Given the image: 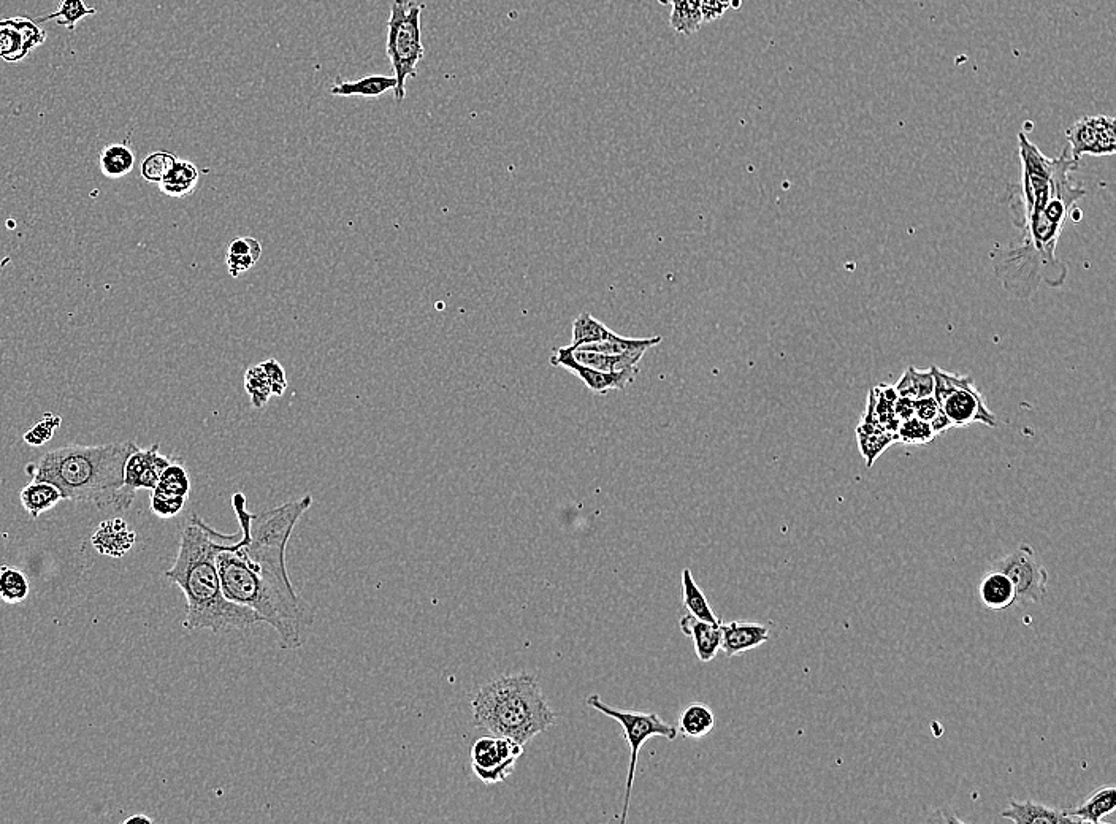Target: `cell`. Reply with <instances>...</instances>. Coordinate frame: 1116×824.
I'll use <instances>...</instances> for the list:
<instances>
[{"label": "cell", "instance_id": "4fadbf2b", "mask_svg": "<svg viewBox=\"0 0 1116 824\" xmlns=\"http://www.w3.org/2000/svg\"><path fill=\"white\" fill-rule=\"evenodd\" d=\"M646 349L628 352V354L609 357L601 352L592 351L584 346H565L555 349L551 363L571 371L573 368L600 371V373H625V371H639L638 363L646 354Z\"/></svg>", "mask_w": 1116, "mask_h": 824}, {"label": "cell", "instance_id": "7bdbcfd3", "mask_svg": "<svg viewBox=\"0 0 1116 824\" xmlns=\"http://www.w3.org/2000/svg\"><path fill=\"white\" fill-rule=\"evenodd\" d=\"M698 2H700L703 23L719 20L730 10L731 4H733V0H698Z\"/></svg>", "mask_w": 1116, "mask_h": 824}, {"label": "cell", "instance_id": "d6a6232c", "mask_svg": "<svg viewBox=\"0 0 1116 824\" xmlns=\"http://www.w3.org/2000/svg\"><path fill=\"white\" fill-rule=\"evenodd\" d=\"M895 435L896 443L907 444V446H926L937 438L931 425L915 416L901 420Z\"/></svg>", "mask_w": 1116, "mask_h": 824}, {"label": "cell", "instance_id": "4dcf8cb0", "mask_svg": "<svg viewBox=\"0 0 1116 824\" xmlns=\"http://www.w3.org/2000/svg\"><path fill=\"white\" fill-rule=\"evenodd\" d=\"M31 592L29 577L16 566H0V601L7 604H20L26 601Z\"/></svg>", "mask_w": 1116, "mask_h": 824}, {"label": "cell", "instance_id": "ab89813d", "mask_svg": "<svg viewBox=\"0 0 1116 824\" xmlns=\"http://www.w3.org/2000/svg\"><path fill=\"white\" fill-rule=\"evenodd\" d=\"M186 501H188V498H184V496L170 495V493L154 489L153 495H151V511L159 519L169 520L183 511Z\"/></svg>", "mask_w": 1116, "mask_h": 824}, {"label": "cell", "instance_id": "9a60e30c", "mask_svg": "<svg viewBox=\"0 0 1116 824\" xmlns=\"http://www.w3.org/2000/svg\"><path fill=\"white\" fill-rule=\"evenodd\" d=\"M45 40L46 32L31 18L4 20L0 26V59L10 64L23 61L27 54L43 45Z\"/></svg>", "mask_w": 1116, "mask_h": 824}, {"label": "cell", "instance_id": "277c9868", "mask_svg": "<svg viewBox=\"0 0 1116 824\" xmlns=\"http://www.w3.org/2000/svg\"><path fill=\"white\" fill-rule=\"evenodd\" d=\"M1085 195L1083 187L1069 181L1044 210L1031 219L1023 230V243L999 254L994 262V273L1010 294L1029 298L1042 283L1050 287L1063 286L1067 268L1056 259V246L1075 203Z\"/></svg>", "mask_w": 1116, "mask_h": 824}, {"label": "cell", "instance_id": "603a6c76", "mask_svg": "<svg viewBox=\"0 0 1116 824\" xmlns=\"http://www.w3.org/2000/svg\"><path fill=\"white\" fill-rule=\"evenodd\" d=\"M980 599L990 611H1006L1015 604V588L1006 574L988 569L979 587Z\"/></svg>", "mask_w": 1116, "mask_h": 824}, {"label": "cell", "instance_id": "2e32d148", "mask_svg": "<svg viewBox=\"0 0 1116 824\" xmlns=\"http://www.w3.org/2000/svg\"><path fill=\"white\" fill-rule=\"evenodd\" d=\"M771 638L768 626L750 622H722V650L725 657H739L742 653L757 649Z\"/></svg>", "mask_w": 1116, "mask_h": 824}, {"label": "cell", "instance_id": "8992f818", "mask_svg": "<svg viewBox=\"0 0 1116 824\" xmlns=\"http://www.w3.org/2000/svg\"><path fill=\"white\" fill-rule=\"evenodd\" d=\"M1021 180L1010 191V210L1018 229L1025 230L1031 219L1044 210L1061 187L1072 181L1078 168L1077 159L1064 149L1058 157H1047L1025 132L1018 134Z\"/></svg>", "mask_w": 1116, "mask_h": 824}, {"label": "cell", "instance_id": "5bb4252c", "mask_svg": "<svg viewBox=\"0 0 1116 824\" xmlns=\"http://www.w3.org/2000/svg\"><path fill=\"white\" fill-rule=\"evenodd\" d=\"M173 458L159 452V444L150 449L132 452L124 465V498L129 506L134 503L137 490H154L162 471L172 463Z\"/></svg>", "mask_w": 1116, "mask_h": 824}, {"label": "cell", "instance_id": "ffe728a7", "mask_svg": "<svg viewBox=\"0 0 1116 824\" xmlns=\"http://www.w3.org/2000/svg\"><path fill=\"white\" fill-rule=\"evenodd\" d=\"M1001 817L1015 824L1075 823V820L1067 817L1064 810L1053 809V807L1037 804L1034 801L1020 802L1015 801V799L1009 802L1007 809L1002 810Z\"/></svg>", "mask_w": 1116, "mask_h": 824}, {"label": "cell", "instance_id": "5b68a950", "mask_svg": "<svg viewBox=\"0 0 1116 824\" xmlns=\"http://www.w3.org/2000/svg\"><path fill=\"white\" fill-rule=\"evenodd\" d=\"M474 725L494 736L527 745L555 723L538 679L528 672L498 677L471 699Z\"/></svg>", "mask_w": 1116, "mask_h": 824}, {"label": "cell", "instance_id": "6da1fadb", "mask_svg": "<svg viewBox=\"0 0 1116 824\" xmlns=\"http://www.w3.org/2000/svg\"><path fill=\"white\" fill-rule=\"evenodd\" d=\"M311 506L313 496L308 493L300 500L253 514L246 508V495L235 493L232 508L240 539H230L216 557L226 598L264 618L284 650L303 647L316 618L314 607L292 585L286 566L289 539Z\"/></svg>", "mask_w": 1116, "mask_h": 824}, {"label": "cell", "instance_id": "e0dca14e", "mask_svg": "<svg viewBox=\"0 0 1116 824\" xmlns=\"http://www.w3.org/2000/svg\"><path fill=\"white\" fill-rule=\"evenodd\" d=\"M858 447H860L861 455H863L866 466L871 468L874 463L879 460L883 452L890 449L893 444H896L895 433L888 432L882 425L877 422L876 417L872 414L871 405H866L863 417H861L860 425L857 428Z\"/></svg>", "mask_w": 1116, "mask_h": 824}, {"label": "cell", "instance_id": "7a4b0ae2", "mask_svg": "<svg viewBox=\"0 0 1116 824\" xmlns=\"http://www.w3.org/2000/svg\"><path fill=\"white\" fill-rule=\"evenodd\" d=\"M230 539L234 536L221 535L197 514L192 515L181 531L180 549L172 568L165 571V579L186 596L188 612L184 630H210L221 634L264 623L257 612L232 603L224 595L216 557Z\"/></svg>", "mask_w": 1116, "mask_h": 824}, {"label": "cell", "instance_id": "bcb514c9", "mask_svg": "<svg viewBox=\"0 0 1116 824\" xmlns=\"http://www.w3.org/2000/svg\"><path fill=\"white\" fill-rule=\"evenodd\" d=\"M132 823H148V824H150V823H153V820H151L150 817H146V815H134V817L127 818V820L124 821V824H132Z\"/></svg>", "mask_w": 1116, "mask_h": 824}, {"label": "cell", "instance_id": "1f68e13d", "mask_svg": "<svg viewBox=\"0 0 1116 824\" xmlns=\"http://www.w3.org/2000/svg\"><path fill=\"white\" fill-rule=\"evenodd\" d=\"M896 392L901 397L910 398V400H920V398L929 397L934 392V378L931 370H918V368H907L906 373L899 379L898 384L895 386Z\"/></svg>", "mask_w": 1116, "mask_h": 824}, {"label": "cell", "instance_id": "d4e9b609", "mask_svg": "<svg viewBox=\"0 0 1116 824\" xmlns=\"http://www.w3.org/2000/svg\"><path fill=\"white\" fill-rule=\"evenodd\" d=\"M397 80L386 75H367L357 81H338L330 88L332 96L341 97H379L386 92L394 91Z\"/></svg>", "mask_w": 1116, "mask_h": 824}, {"label": "cell", "instance_id": "f546056e", "mask_svg": "<svg viewBox=\"0 0 1116 824\" xmlns=\"http://www.w3.org/2000/svg\"><path fill=\"white\" fill-rule=\"evenodd\" d=\"M100 170L110 180H119L124 176L129 175L135 167V154L129 146L124 143H115V145L107 146V148L100 153L99 157Z\"/></svg>", "mask_w": 1116, "mask_h": 824}, {"label": "cell", "instance_id": "3957f363", "mask_svg": "<svg viewBox=\"0 0 1116 824\" xmlns=\"http://www.w3.org/2000/svg\"><path fill=\"white\" fill-rule=\"evenodd\" d=\"M137 449L134 441L61 447L46 452L37 465L26 470L32 479L56 485L64 500L126 512L130 506L124 498V465Z\"/></svg>", "mask_w": 1116, "mask_h": 824}, {"label": "cell", "instance_id": "4316f807", "mask_svg": "<svg viewBox=\"0 0 1116 824\" xmlns=\"http://www.w3.org/2000/svg\"><path fill=\"white\" fill-rule=\"evenodd\" d=\"M714 728V712H712L711 707L701 704V702L690 704L679 715L677 733H681L687 739H703V737L709 736Z\"/></svg>", "mask_w": 1116, "mask_h": 824}, {"label": "cell", "instance_id": "f1b7e54d", "mask_svg": "<svg viewBox=\"0 0 1116 824\" xmlns=\"http://www.w3.org/2000/svg\"><path fill=\"white\" fill-rule=\"evenodd\" d=\"M682 603H684L688 614L693 615V617L700 618L703 622L722 623V620L712 611L708 598L701 592V588L696 585L692 571L688 568H685L684 573H682Z\"/></svg>", "mask_w": 1116, "mask_h": 824}, {"label": "cell", "instance_id": "7c38bea8", "mask_svg": "<svg viewBox=\"0 0 1116 824\" xmlns=\"http://www.w3.org/2000/svg\"><path fill=\"white\" fill-rule=\"evenodd\" d=\"M1069 153L1080 161L1083 156H1112L1116 151L1115 119L1112 116H1085L1066 132Z\"/></svg>", "mask_w": 1116, "mask_h": 824}, {"label": "cell", "instance_id": "d590c367", "mask_svg": "<svg viewBox=\"0 0 1116 824\" xmlns=\"http://www.w3.org/2000/svg\"><path fill=\"white\" fill-rule=\"evenodd\" d=\"M669 23L674 31L679 34L690 35L696 34L703 26V15H701L700 2L692 0L687 4L676 5L673 7V12L669 16Z\"/></svg>", "mask_w": 1116, "mask_h": 824}, {"label": "cell", "instance_id": "ee69618b", "mask_svg": "<svg viewBox=\"0 0 1116 824\" xmlns=\"http://www.w3.org/2000/svg\"><path fill=\"white\" fill-rule=\"evenodd\" d=\"M939 412H941V408L937 405L934 395L920 398V400H914V416L918 417V419L925 420L928 424H931V422L936 419Z\"/></svg>", "mask_w": 1116, "mask_h": 824}, {"label": "cell", "instance_id": "836d02e7", "mask_svg": "<svg viewBox=\"0 0 1116 824\" xmlns=\"http://www.w3.org/2000/svg\"><path fill=\"white\" fill-rule=\"evenodd\" d=\"M96 13V8L86 7L83 0H61L56 12L43 16V18L37 20V23L42 24L45 21L56 20L59 26L65 27L69 31H75V27L83 18L96 15Z\"/></svg>", "mask_w": 1116, "mask_h": 824}, {"label": "cell", "instance_id": "f35d334b", "mask_svg": "<svg viewBox=\"0 0 1116 824\" xmlns=\"http://www.w3.org/2000/svg\"><path fill=\"white\" fill-rule=\"evenodd\" d=\"M176 161H178V159H176L175 154L167 153V151H156V153H151L150 156L146 157L145 161L142 162V168H140L143 180L148 181V183H161L165 176H167V173L172 170Z\"/></svg>", "mask_w": 1116, "mask_h": 824}, {"label": "cell", "instance_id": "52a82bcc", "mask_svg": "<svg viewBox=\"0 0 1116 824\" xmlns=\"http://www.w3.org/2000/svg\"><path fill=\"white\" fill-rule=\"evenodd\" d=\"M422 8L413 0H394L390 8L386 51L394 67V78L397 80L394 97L398 103L405 100L406 81L416 77L417 65L424 58Z\"/></svg>", "mask_w": 1116, "mask_h": 824}, {"label": "cell", "instance_id": "ba28073f", "mask_svg": "<svg viewBox=\"0 0 1116 824\" xmlns=\"http://www.w3.org/2000/svg\"><path fill=\"white\" fill-rule=\"evenodd\" d=\"M931 373L934 378V398L952 428L969 427L972 424L987 427L998 425L996 416L988 408L971 378L937 367L931 368Z\"/></svg>", "mask_w": 1116, "mask_h": 824}, {"label": "cell", "instance_id": "b9f144b4", "mask_svg": "<svg viewBox=\"0 0 1116 824\" xmlns=\"http://www.w3.org/2000/svg\"><path fill=\"white\" fill-rule=\"evenodd\" d=\"M260 365H262L265 373H267L268 379H270L273 397H283L284 392L287 390V386H289L283 365L276 359L265 360V362L260 363Z\"/></svg>", "mask_w": 1116, "mask_h": 824}, {"label": "cell", "instance_id": "8d00e7d4", "mask_svg": "<svg viewBox=\"0 0 1116 824\" xmlns=\"http://www.w3.org/2000/svg\"><path fill=\"white\" fill-rule=\"evenodd\" d=\"M245 390L251 400V405L254 408L260 409L267 405L272 395V386H270V379L265 373L262 365H256L246 370L245 373Z\"/></svg>", "mask_w": 1116, "mask_h": 824}, {"label": "cell", "instance_id": "74e56055", "mask_svg": "<svg viewBox=\"0 0 1116 824\" xmlns=\"http://www.w3.org/2000/svg\"><path fill=\"white\" fill-rule=\"evenodd\" d=\"M612 333L614 332L609 330L603 322L590 316L589 313H582L574 321L571 344L579 346V344L593 343V341L608 340Z\"/></svg>", "mask_w": 1116, "mask_h": 824}, {"label": "cell", "instance_id": "c3c4849f", "mask_svg": "<svg viewBox=\"0 0 1116 824\" xmlns=\"http://www.w3.org/2000/svg\"><path fill=\"white\" fill-rule=\"evenodd\" d=\"M2 23H4V20L0 21V26H2Z\"/></svg>", "mask_w": 1116, "mask_h": 824}, {"label": "cell", "instance_id": "30bf717a", "mask_svg": "<svg viewBox=\"0 0 1116 824\" xmlns=\"http://www.w3.org/2000/svg\"><path fill=\"white\" fill-rule=\"evenodd\" d=\"M988 569L1009 577L1015 588V604L1044 603L1050 576L1028 544H1020L1010 554L994 560Z\"/></svg>", "mask_w": 1116, "mask_h": 824}, {"label": "cell", "instance_id": "d6986e66", "mask_svg": "<svg viewBox=\"0 0 1116 824\" xmlns=\"http://www.w3.org/2000/svg\"><path fill=\"white\" fill-rule=\"evenodd\" d=\"M681 630L692 639L696 657L701 663H711L722 647V623L703 622L693 615L681 618Z\"/></svg>", "mask_w": 1116, "mask_h": 824}, {"label": "cell", "instance_id": "f6af8a7d", "mask_svg": "<svg viewBox=\"0 0 1116 824\" xmlns=\"http://www.w3.org/2000/svg\"><path fill=\"white\" fill-rule=\"evenodd\" d=\"M895 411L899 422L914 417V400L899 395L898 400H896Z\"/></svg>", "mask_w": 1116, "mask_h": 824}, {"label": "cell", "instance_id": "7402d4cb", "mask_svg": "<svg viewBox=\"0 0 1116 824\" xmlns=\"http://www.w3.org/2000/svg\"><path fill=\"white\" fill-rule=\"evenodd\" d=\"M20 498L24 511L34 520L39 519L43 512L51 511L56 504L64 500L61 490L56 485L42 479H32L21 490Z\"/></svg>", "mask_w": 1116, "mask_h": 824}, {"label": "cell", "instance_id": "484cf974", "mask_svg": "<svg viewBox=\"0 0 1116 824\" xmlns=\"http://www.w3.org/2000/svg\"><path fill=\"white\" fill-rule=\"evenodd\" d=\"M199 180V168L195 167L192 162L176 161L172 170L159 183V189H161L162 194L169 195L173 199H183V197H188L195 191Z\"/></svg>", "mask_w": 1116, "mask_h": 824}, {"label": "cell", "instance_id": "cb8c5ba5", "mask_svg": "<svg viewBox=\"0 0 1116 824\" xmlns=\"http://www.w3.org/2000/svg\"><path fill=\"white\" fill-rule=\"evenodd\" d=\"M262 256V245L253 237H238L230 241L226 252L229 275L238 278L251 270Z\"/></svg>", "mask_w": 1116, "mask_h": 824}, {"label": "cell", "instance_id": "8fae6325", "mask_svg": "<svg viewBox=\"0 0 1116 824\" xmlns=\"http://www.w3.org/2000/svg\"><path fill=\"white\" fill-rule=\"evenodd\" d=\"M524 753V745L490 734L481 737L471 747V767L482 783L497 785L513 774L517 760Z\"/></svg>", "mask_w": 1116, "mask_h": 824}, {"label": "cell", "instance_id": "e575fe53", "mask_svg": "<svg viewBox=\"0 0 1116 824\" xmlns=\"http://www.w3.org/2000/svg\"><path fill=\"white\" fill-rule=\"evenodd\" d=\"M156 489L170 493V495L188 498L189 493H191V479H189L188 471L184 468L181 460L173 458L172 463L162 471Z\"/></svg>", "mask_w": 1116, "mask_h": 824}, {"label": "cell", "instance_id": "44dd1931", "mask_svg": "<svg viewBox=\"0 0 1116 824\" xmlns=\"http://www.w3.org/2000/svg\"><path fill=\"white\" fill-rule=\"evenodd\" d=\"M1116 809L1115 786H1101L1099 790L1090 794L1082 804L1074 809H1064L1067 817L1075 823L1101 824L1105 817H1109Z\"/></svg>", "mask_w": 1116, "mask_h": 824}, {"label": "cell", "instance_id": "7dc6e473", "mask_svg": "<svg viewBox=\"0 0 1116 824\" xmlns=\"http://www.w3.org/2000/svg\"><path fill=\"white\" fill-rule=\"evenodd\" d=\"M658 2H660V4L662 5H671V7H676V5L687 4V2H692V0H658Z\"/></svg>", "mask_w": 1116, "mask_h": 824}, {"label": "cell", "instance_id": "83f0119b", "mask_svg": "<svg viewBox=\"0 0 1116 824\" xmlns=\"http://www.w3.org/2000/svg\"><path fill=\"white\" fill-rule=\"evenodd\" d=\"M898 397L895 386H888V384H880V386L874 387L869 392L868 397L872 414L876 417L877 422L891 433H895L899 425V419L895 411Z\"/></svg>", "mask_w": 1116, "mask_h": 824}, {"label": "cell", "instance_id": "ac0fdd59", "mask_svg": "<svg viewBox=\"0 0 1116 824\" xmlns=\"http://www.w3.org/2000/svg\"><path fill=\"white\" fill-rule=\"evenodd\" d=\"M135 531L123 519H110L100 523L92 533L91 544L99 554L121 558L134 547Z\"/></svg>", "mask_w": 1116, "mask_h": 824}, {"label": "cell", "instance_id": "9c48e42d", "mask_svg": "<svg viewBox=\"0 0 1116 824\" xmlns=\"http://www.w3.org/2000/svg\"><path fill=\"white\" fill-rule=\"evenodd\" d=\"M587 704L593 709H597L601 714L617 720V723L623 728L625 741L630 748V767H628L622 820H620L625 823L628 810H630L631 790H633V783H635L636 766H638V755L641 748L652 737H665L668 741H674L677 737V728L669 725L660 715L652 714V712H631V710L627 712V710L614 709V707L604 704L603 699L598 695L589 696Z\"/></svg>", "mask_w": 1116, "mask_h": 824}, {"label": "cell", "instance_id": "60d3db41", "mask_svg": "<svg viewBox=\"0 0 1116 824\" xmlns=\"http://www.w3.org/2000/svg\"><path fill=\"white\" fill-rule=\"evenodd\" d=\"M61 417L53 416V414H45L39 424L31 428L29 432L24 435V441L29 446H43V444L51 441L54 436V430L61 425Z\"/></svg>", "mask_w": 1116, "mask_h": 824}]
</instances>
